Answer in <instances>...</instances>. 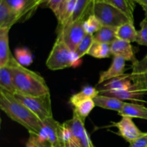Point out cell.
<instances>
[{"mask_svg":"<svg viewBox=\"0 0 147 147\" xmlns=\"http://www.w3.org/2000/svg\"><path fill=\"white\" fill-rule=\"evenodd\" d=\"M80 63V59L76 53L70 50L60 37H57L46 60L47 67L51 70H59L77 67Z\"/></svg>","mask_w":147,"mask_h":147,"instance_id":"cell-3","label":"cell"},{"mask_svg":"<svg viewBox=\"0 0 147 147\" xmlns=\"http://www.w3.org/2000/svg\"><path fill=\"white\" fill-rule=\"evenodd\" d=\"M116 39L125 40L131 43L136 42L137 30L135 29L134 22H129L116 28Z\"/></svg>","mask_w":147,"mask_h":147,"instance_id":"cell-21","label":"cell"},{"mask_svg":"<svg viewBox=\"0 0 147 147\" xmlns=\"http://www.w3.org/2000/svg\"><path fill=\"white\" fill-rule=\"evenodd\" d=\"M96 106L93 99H86L79 102L73 106V113H76L80 119L86 120L90 112Z\"/></svg>","mask_w":147,"mask_h":147,"instance_id":"cell-27","label":"cell"},{"mask_svg":"<svg viewBox=\"0 0 147 147\" xmlns=\"http://www.w3.org/2000/svg\"><path fill=\"white\" fill-rule=\"evenodd\" d=\"M102 27L99 20L93 14H90L83 22V28L86 34H94Z\"/></svg>","mask_w":147,"mask_h":147,"instance_id":"cell-30","label":"cell"},{"mask_svg":"<svg viewBox=\"0 0 147 147\" xmlns=\"http://www.w3.org/2000/svg\"><path fill=\"white\" fill-rule=\"evenodd\" d=\"M92 14L99 20L102 26L115 29L125 23L132 22L121 10L103 1H94Z\"/></svg>","mask_w":147,"mask_h":147,"instance_id":"cell-4","label":"cell"},{"mask_svg":"<svg viewBox=\"0 0 147 147\" xmlns=\"http://www.w3.org/2000/svg\"><path fill=\"white\" fill-rule=\"evenodd\" d=\"M83 20L70 22L58 28L57 37H60L63 42L73 52L86 34L83 28Z\"/></svg>","mask_w":147,"mask_h":147,"instance_id":"cell-6","label":"cell"},{"mask_svg":"<svg viewBox=\"0 0 147 147\" xmlns=\"http://www.w3.org/2000/svg\"><path fill=\"white\" fill-rule=\"evenodd\" d=\"M10 67L17 93L31 96L50 94L45 79L36 72L20 65L12 55L7 65Z\"/></svg>","mask_w":147,"mask_h":147,"instance_id":"cell-2","label":"cell"},{"mask_svg":"<svg viewBox=\"0 0 147 147\" xmlns=\"http://www.w3.org/2000/svg\"><path fill=\"white\" fill-rule=\"evenodd\" d=\"M100 94L98 90L96 88L92 87L90 86H86L81 89L78 93H75L70 97V104L74 106L79 102L82 100H86V99H93L95 97Z\"/></svg>","mask_w":147,"mask_h":147,"instance_id":"cell-24","label":"cell"},{"mask_svg":"<svg viewBox=\"0 0 147 147\" xmlns=\"http://www.w3.org/2000/svg\"><path fill=\"white\" fill-rule=\"evenodd\" d=\"M136 42L139 45L147 47V18L142 21L140 24V30L137 31V37Z\"/></svg>","mask_w":147,"mask_h":147,"instance_id":"cell-31","label":"cell"},{"mask_svg":"<svg viewBox=\"0 0 147 147\" xmlns=\"http://www.w3.org/2000/svg\"><path fill=\"white\" fill-rule=\"evenodd\" d=\"M96 106L119 112L123 108L125 102L114 97L99 94L93 98Z\"/></svg>","mask_w":147,"mask_h":147,"instance_id":"cell-18","label":"cell"},{"mask_svg":"<svg viewBox=\"0 0 147 147\" xmlns=\"http://www.w3.org/2000/svg\"><path fill=\"white\" fill-rule=\"evenodd\" d=\"M30 134V137L26 144V147H50L45 144L40 142L35 134Z\"/></svg>","mask_w":147,"mask_h":147,"instance_id":"cell-33","label":"cell"},{"mask_svg":"<svg viewBox=\"0 0 147 147\" xmlns=\"http://www.w3.org/2000/svg\"><path fill=\"white\" fill-rule=\"evenodd\" d=\"M110 46L112 55L121 57L126 61H131L133 63L138 61L133 47L129 42L116 39Z\"/></svg>","mask_w":147,"mask_h":147,"instance_id":"cell-13","label":"cell"},{"mask_svg":"<svg viewBox=\"0 0 147 147\" xmlns=\"http://www.w3.org/2000/svg\"><path fill=\"white\" fill-rule=\"evenodd\" d=\"M101 95H105L111 97H114L119 98L121 100H132L134 102H144L142 96H144L140 90H139L136 85L134 84L131 88L126 90H121V91L115 92H105L100 93Z\"/></svg>","mask_w":147,"mask_h":147,"instance_id":"cell-15","label":"cell"},{"mask_svg":"<svg viewBox=\"0 0 147 147\" xmlns=\"http://www.w3.org/2000/svg\"><path fill=\"white\" fill-rule=\"evenodd\" d=\"M133 86L134 82L130 73V74H123L119 77L115 78L106 83H102V86H99L98 90L99 93H102L105 92H115L129 90Z\"/></svg>","mask_w":147,"mask_h":147,"instance_id":"cell-11","label":"cell"},{"mask_svg":"<svg viewBox=\"0 0 147 147\" xmlns=\"http://www.w3.org/2000/svg\"><path fill=\"white\" fill-rule=\"evenodd\" d=\"M125 67H126V60L121 57L114 56L112 60L110 67L108 70L100 73L99 76L98 85H100L103 83L109 81L115 78L119 77L125 74Z\"/></svg>","mask_w":147,"mask_h":147,"instance_id":"cell-12","label":"cell"},{"mask_svg":"<svg viewBox=\"0 0 147 147\" xmlns=\"http://www.w3.org/2000/svg\"><path fill=\"white\" fill-rule=\"evenodd\" d=\"M17 99L31 110L42 121L53 118L50 94L41 96H31L16 93Z\"/></svg>","mask_w":147,"mask_h":147,"instance_id":"cell-5","label":"cell"},{"mask_svg":"<svg viewBox=\"0 0 147 147\" xmlns=\"http://www.w3.org/2000/svg\"><path fill=\"white\" fill-rule=\"evenodd\" d=\"M59 123L53 118L42 122V127L38 134H35L42 143L50 147H62L59 136Z\"/></svg>","mask_w":147,"mask_h":147,"instance_id":"cell-7","label":"cell"},{"mask_svg":"<svg viewBox=\"0 0 147 147\" xmlns=\"http://www.w3.org/2000/svg\"><path fill=\"white\" fill-rule=\"evenodd\" d=\"M17 14L20 21H25L34 14L37 9L42 5L44 0H4Z\"/></svg>","mask_w":147,"mask_h":147,"instance_id":"cell-9","label":"cell"},{"mask_svg":"<svg viewBox=\"0 0 147 147\" xmlns=\"http://www.w3.org/2000/svg\"><path fill=\"white\" fill-rule=\"evenodd\" d=\"M44 1H45V0H44Z\"/></svg>","mask_w":147,"mask_h":147,"instance_id":"cell-39","label":"cell"},{"mask_svg":"<svg viewBox=\"0 0 147 147\" xmlns=\"http://www.w3.org/2000/svg\"><path fill=\"white\" fill-rule=\"evenodd\" d=\"M112 126L117 128L118 134L129 144L136 141L146 133L142 131L133 121L132 118L128 116H122L119 122L113 123Z\"/></svg>","mask_w":147,"mask_h":147,"instance_id":"cell-10","label":"cell"},{"mask_svg":"<svg viewBox=\"0 0 147 147\" xmlns=\"http://www.w3.org/2000/svg\"><path fill=\"white\" fill-rule=\"evenodd\" d=\"M134 83L141 84L147 81V54L142 60L133 63L131 73Z\"/></svg>","mask_w":147,"mask_h":147,"instance_id":"cell-20","label":"cell"},{"mask_svg":"<svg viewBox=\"0 0 147 147\" xmlns=\"http://www.w3.org/2000/svg\"><path fill=\"white\" fill-rule=\"evenodd\" d=\"M88 55L98 59L108 58L112 55L110 45L94 40Z\"/></svg>","mask_w":147,"mask_h":147,"instance_id":"cell-25","label":"cell"},{"mask_svg":"<svg viewBox=\"0 0 147 147\" xmlns=\"http://www.w3.org/2000/svg\"><path fill=\"white\" fill-rule=\"evenodd\" d=\"M145 11V14H146V17L147 18V11Z\"/></svg>","mask_w":147,"mask_h":147,"instance_id":"cell-37","label":"cell"},{"mask_svg":"<svg viewBox=\"0 0 147 147\" xmlns=\"http://www.w3.org/2000/svg\"><path fill=\"white\" fill-rule=\"evenodd\" d=\"M70 1V0H63V1Z\"/></svg>","mask_w":147,"mask_h":147,"instance_id":"cell-38","label":"cell"},{"mask_svg":"<svg viewBox=\"0 0 147 147\" xmlns=\"http://www.w3.org/2000/svg\"><path fill=\"white\" fill-rule=\"evenodd\" d=\"M0 109L10 119L22 126L29 134H38L42 121L11 93L0 89Z\"/></svg>","mask_w":147,"mask_h":147,"instance_id":"cell-1","label":"cell"},{"mask_svg":"<svg viewBox=\"0 0 147 147\" xmlns=\"http://www.w3.org/2000/svg\"><path fill=\"white\" fill-rule=\"evenodd\" d=\"M135 3H138L142 7L144 11H147V0H133Z\"/></svg>","mask_w":147,"mask_h":147,"instance_id":"cell-36","label":"cell"},{"mask_svg":"<svg viewBox=\"0 0 147 147\" xmlns=\"http://www.w3.org/2000/svg\"><path fill=\"white\" fill-rule=\"evenodd\" d=\"M135 84V83H134ZM136 87L139 88V90L143 93L144 95L147 94V81L145 83H142V84H135Z\"/></svg>","mask_w":147,"mask_h":147,"instance_id":"cell-35","label":"cell"},{"mask_svg":"<svg viewBox=\"0 0 147 147\" xmlns=\"http://www.w3.org/2000/svg\"><path fill=\"white\" fill-rule=\"evenodd\" d=\"M0 89L11 94H15L17 90L13 81V76L9 65L0 67Z\"/></svg>","mask_w":147,"mask_h":147,"instance_id":"cell-22","label":"cell"},{"mask_svg":"<svg viewBox=\"0 0 147 147\" xmlns=\"http://www.w3.org/2000/svg\"><path fill=\"white\" fill-rule=\"evenodd\" d=\"M129 147H147V132L140 138L131 143Z\"/></svg>","mask_w":147,"mask_h":147,"instance_id":"cell-34","label":"cell"},{"mask_svg":"<svg viewBox=\"0 0 147 147\" xmlns=\"http://www.w3.org/2000/svg\"><path fill=\"white\" fill-rule=\"evenodd\" d=\"M63 1V0H45L42 5L50 9L55 15L58 11Z\"/></svg>","mask_w":147,"mask_h":147,"instance_id":"cell-32","label":"cell"},{"mask_svg":"<svg viewBox=\"0 0 147 147\" xmlns=\"http://www.w3.org/2000/svg\"><path fill=\"white\" fill-rule=\"evenodd\" d=\"M93 41H94V38H93V34H86L85 35L76 50H75V53L77 55L79 59H81L83 56L88 55V53Z\"/></svg>","mask_w":147,"mask_h":147,"instance_id":"cell-29","label":"cell"},{"mask_svg":"<svg viewBox=\"0 0 147 147\" xmlns=\"http://www.w3.org/2000/svg\"><path fill=\"white\" fill-rule=\"evenodd\" d=\"M9 29H0V67L7 65L12 54L9 46Z\"/></svg>","mask_w":147,"mask_h":147,"instance_id":"cell-19","label":"cell"},{"mask_svg":"<svg viewBox=\"0 0 147 147\" xmlns=\"http://www.w3.org/2000/svg\"><path fill=\"white\" fill-rule=\"evenodd\" d=\"M14 57L20 65L29 66L33 63V56L27 47H17L14 51Z\"/></svg>","mask_w":147,"mask_h":147,"instance_id":"cell-28","label":"cell"},{"mask_svg":"<svg viewBox=\"0 0 147 147\" xmlns=\"http://www.w3.org/2000/svg\"><path fill=\"white\" fill-rule=\"evenodd\" d=\"M20 21L17 14L9 7L4 0H0V29H11Z\"/></svg>","mask_w":147,"mask_h":147,"instance_id":"cell-14","label":"cell"},{"mask_svg":"<svg viewBox=\"0 0 147 147\" xmlns=\"http://www.w3.org/2000/svg\"><path fill=\"white\" fill-rule=\"evenodd\" d=\"M119 116H128L131 118H138L147 120V108L143 105L134 103H126L125 102L123 108L119 112Z\"/></svg>","mask_w":147,"mask_h":147,"instance_id":"cell-16","label":"cell"},{"mask_svg":"<svg viewBox=\"0 0 147 147\" xmlns=\"http://www.w3.org/2000/svg\"><path fill=\"white\" fill-rule=\"evenodd\" d=\"M95 1H103L117 7L128 16L132 22H134V12L135 9V2L133 0H95Z\"/></svg>","mask_w":147,"mask_h":147,"instance_id":"cell-23","label":"cell"},{"mask_svg":"<svg viewBox=\"0 0 147 147\" xmlns=\"http://www.w3.org/2000/svg\"><path fill=\"white\" fill-rule=\"evenodd\" d=\"M94 1L95 0H77L74 12L70 22L78 20L85 21L89 15L92 14V9Z\"/></svg>","mask_w":147,"mask_h":147,"instance_id":"cell-17","label":"cell"},{"mask_svg":"<svg viewBox=\"0 0 147 147\" xmlns=\"http://www.w3.org/2000/svg\"><path fill=\"white\" fill-rule=\"evenodd\" d=\"M65 123L70 129L73 138L79 146L95 147L85 128V121L80 119L76 113H73V117Z\"/></svg>","mask_w":147,"mask_h":147,"instance_id":"cell-8","label":"cell"},{"mask_svg":"<svg viewBox=\"0 0 147 147\" xmlns=\"http://www.w3.org/2000/svg\"><path fill=\"white\" fill-rule=\"evenodd\" d=\"M116 29L112 27L102 26L101 28L93 34L94 40L99 42L111 45L116 40Z\"/></svg>","mask_w":147,"mask_h":147,"instance_id":"cell-26","label":"cell"}]
</instances>
